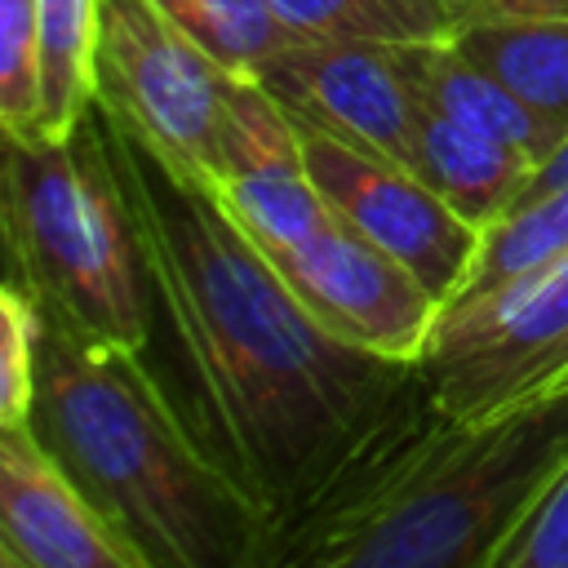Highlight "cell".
<instances>
[{"label":"cell","mask_w":568,"mask_h":568,"mask_svg":"<svg viewBox=\"0 0 568 568\" xmlns=\"http://www.w3.org/2000/svg\"><path fill=\"white\" fill-rule=\"evenodd\" d=\"M435 408L453 422L497 417L568 373V257L439 315L422 359Z\"/></svg>","instance_id":"8992f818"},{"label":"cell","mask_w":568,"mask_h":568,"mask_svg":"<svg viewBox=\"0 0 568 568\" xmlns=\"http://www.w3.org/2000/svg\"><path fill=\"white\" fill-rule=\"evenodd\" d=\"M235 80L155 0H98L93 106L213 182Z\"/></svg>","instance_id":"5b68a950"},{"label":"cell","mask_w":568,"mask_h":568,"mask_svg":"<svg viewBox=\"0 0 568 568\" xmlns=\"http://www.w3.org/2000/svg\"><path fill=\"white\" fill-rule=\"evenodd\" d=\"M302 40H453L479 0H271Z\"/></svg>","instance_id":"9a60e30c"},{"label":"cell","mask_w":568,"mask_h":568,"mask_svg":"<svg viewBox=\"0 0 568 568\" xmlns=\"http://www.w3.org/2000/svg\"><path fill=\"white\" fill-rule=\"evenodd\" d=\"M209 186L271 257L306 244L333 222V209L306 173L293 115L257 80H235L222 164Z\"/></svg>","instance_id":"30bf717a"},{"label":"cell","mask_w":568,"mask_h":568,"mask_svg":"<svg viewBox=\"0 0 568 568\" xmlns=\"http://www.w3.org/2000/svg\"><path fill=\"white\" fill-rule=\"evenodd\" d=\"M568 182V138L532 169V178H528V186H524V195H519V204H528V200H537V195H546V191H555V186H564ZM515 204V209H519Z\"/></svg>","instance_id":"7402d4cb"},{"label":"cell","mask_w":568,"mask_h":568,"mask_svg":"<svg viewBox=\"0 0 568 568\" xmlns=\"http://www.w3.org/2000/svg\"><path fill=\"white\" fill-rule=\"evenodd\" d=\"M40 359V302L4 275L0 284V426H27Z\"/></svg>","instance_id":"ffe728a7"},{"label":"cell","mask_w":568,"mask_h":568,"mask_svg":"<svg viewBox=\"0 0 568 568\" xmlns=\"http://www.w3.org/2000/svg\"><path fill=\"white\" fill-rule=\"evenodd\" d=\"M0 129L40 133V0H0Z\"/></svg>","instance_id":"d6986e66"},{"label":"cell","mask_w":568,"mask_h":568,"mask_svg":"<svg viewBox=\"0 0 568 568\" xmlns=\"http://www.w3.org/2000/svg\"><path fill=\"white\" fill-rule=\"evenodd\" d=\"M0 568H18V564H13V559H9V555H0Z\"/></svg>","instance_id":"603a6c76"},{"label":"cell","mask_w":568,"mask_h":568,"mask_svg":"<svg viewBox=\"0 0 568 568\" xmlns=\"http://www.w3.org/2000/svg\"><path fill=\"white\" fill-rule=\"evenodd\" d=\"M497 568H568V466L532 501Z\"/></svg>","instance_id":"44dd1931"},{"label":"cell","mask_w":568,"mask_h":568,"mask_svg":"<svg viewBox=\"0 0 568 568\" xmlns=\"http://www.w3.org/2000/svg\"><path fill=\"white\" fill-rule=\"evenodd\" d=\"M275 266L333 337L399 364L422 359L444 315V306L404 262L351 231L337 213L306 244L280 253Z\"/></svg>","instance_id":"ba28073f"},{"label":"cell","mask_w":568,"mask_h":568,"mask_svg":"<svg viewBox=\"0 0 568 568\" xmlns=\"http://www.w3.org/2000/svg\"><path fill=\"white\" fill-rule=\"evenodd\" d=\"M453 44L493 71L541 124L568 138V9L564 13H501L475 4Z\"/></svg>","instance_id":"4fadbf2b"},{"label":"cell","mask_w":568,"mask_h":568,"mask_svg":"<svg viewBox=\"0 0 568 568\" xmlns=\"http://www.w3.org/2000/svg\"><path fill=\"white\" fill-rule=\"evenodd\" d=\"M98 0H40V133H71L93 111Z\"/></svg>","instance_id":"2e32d148"},{"label":"cell","mask_w":568,"mask_h":568,"mask_svg":"<svg viewBox=\"0 0 568 568\" xmlns=\"http://www.w3.org/2000/svg\"><path fill=\"white\" fill-rule=\"evenodd\" d=\"M200 49L231 75L257 80L302 36L275 13L271 0H155Z\"/></svg>","instance_id":"ac0fdd59"},{"label":"cell","mask_w":568,"mask_h":568,"mask_svg":"<svg viewBox=\"0 0 568 568\" xmlns=\"http://www.w3.org/2000/svg\"><path fill=\"white\" fill-rule=\"evenodd\" d=\"M257 84L320 129L408 169L422 102L390 44L297 40L257 75Z\"/></svg>","instance_id":"9c48e42d"},{"label":"cell","mask_w":568,"mask_h":568,"mask_svg":"<svg viewBox=\"0 0 568 568\" xmlns=\"http://www.w3.org/2000/svg\"><path fill=\"white\" fill-rule=\"evenodd\" d=\"M399 71L408 75L417 102L501 138L506 146L532 155L537 164L559 146V133L541 124L493 71H484L475 58H466L453 40H426V44H390Z\"/></svg>","instance_id":"5bb4252c"},{"label":"cell","mask_w":568,"mask_h":568,"mask_svg":"<svg viewBox=\"0 0 568 568\" xmlns=\"http://www.w3.org/2000/svg\"><path fill=\"white\" fill-rule=\"evenodd\" d=\"M408 169L466 222H475L479 231H488L497 217H506L537 160L506 146L493 133H479L435 106L422 102L417 111V133H413V160Z\"/></svg>","instance_id":"7c38bea8"},{"label":"cell","mask_w":568,"mask_h":568,"mask_svg":"<svg viewBox=\"0 0 568 568\" xmlns=\"http://www.w3.org/2000/svg\"><path fill=\"white\" fill-rule=\"evenodd\" d=\"M27 426L151 568H262L271 519L200 453L142 351L40 306Z\"/></svg>","instance_id":"3957f363"},{"label":"cell","mask_w":568,"mask_h":568,"mask_svg":"<svg viewBox=\"0 0 568 568\" xmlns=\"http://www.w3.org/2000/svg\"><path fill=\"white\" fill-rule=\"evenodd\" d=\"M0 555L18 568H151L31 426H0Z\"/></svg>","instance_id":"8fae6325"},{"label":"cell","mask_w":568,"mask_h":568,"mask_svg":"<svg viewBox=\"0 0 568 568\" xmlns=\"http://www.w3.org/2000/svg\"><path fill=\"white\" fill-rule=\"evenodd\" d=\"M0 138L4 275L71 328L146 351L151 288L142 240L98 111L71 133L0 129Z\"/></svg>","instance_id":"277c9868"},{"label":"cell","mask_w":568,"mask_h":568,"mask_svg":"<svg viewBox=\"0 0 568 568\" xmlns=\"http://www.w3.org/2000/svg\"><path fill=\"white\" fill-rule=\"evenodd\" d=\"M93 111L146 262L142 359L200 453L288 519L422 395V368L333 337L204 178Z\"/></svg>","instance_id":"6da1fadb"},{"label":"cell","mask_w":568,"mask_h":568,"mask_svg":"<svg viewBox=\"0 0 568 568\" xmlns=\"http://www.w3.org/2000/svg\"><path fill=\"white\" fill-rule=\"evenodd\" d=\"M568 466V373L524 404L453 422L422 395L302 510L271 524L262 568H497Z\"/></svg>","instance_id":"7a4b0ae2"},{"label":"cell","mask_w":568,"mask_h":568,"mask_svg":"<svg viewBox=\"0 0 568 568\" xmlns=\"http://www.w3.org/2000/svg\"><path fill=\"white\" fill-rule=\"evenodd\" d=\"M288 115H293V129L302 142L306 173L320 186L324 204L351 231H359L382 253L404 262L426 284V293L439 306H448L462 293V284L484 248V231L475 222H466L462 213H453L413 169L328 133L297 111H288Z\"/></svg>","instance_id":"52a82bcc"},{"label":"cell","mask_w":568,"mask_h":568,"mask_svg":"<svg viewBox=\"0 0 568 568\" xmlns=\"http://www.w3.org/2000/svg\"><path fill=\"white\" fill-rule=\"evenodd\" d=\"M559 257H568V182L510 209L506 217H497L484 231V248H479V257L462 284V293L448 306L484 297L510 280H524V275L559 262Z\"/></svg>","instance_id":"e0dca14e"}]
</instances>
